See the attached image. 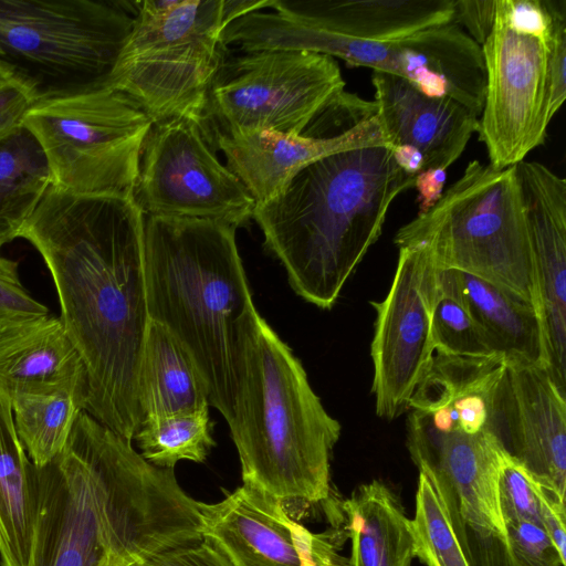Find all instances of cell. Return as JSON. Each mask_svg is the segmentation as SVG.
<instances>
[{"mask_svg": "<svg viewBox=\"0 0 566 566\" xmlns=\"http://www.w3.org/2000/svg\"><path fill=\"white\" fill-rule=\"evenodd\" d=\"M407 446L416 465L434 473L471 566H514L497 488L505 451L489 429L439 431L412 410Z\"/></svg>", "mask_w": 566, "mask_h": 566, "instance_id": "5bb4252c", "label": "cell"}, {"mask_svg": "<svg viewBox=\"0 0 566 566\" xmlns=\"http://www.w3.org/2000/svg\"><path fill=\"white\" fill-rule=\"evenodd\" d=\"M548 87L549 113L553 118L566 97V0H556L548 56Z\"/></svg>", "mask_w": 566, "mask_h": 566, "instance_id": "e575fe53", "label": "cell"}, {"mask_svg": "<svg viewBox=\"0 0 566 566\" xmlns=\"http://www.w3.org/2000/svg\"><path fill=\"white\" fill-rule=\"evenodd\" d=\"M514 566H565L542 525L530 521L506 523Z\"/></svg>", "mask_w": 566, "mask_h": 566, "instance_id": "836d02e7", "label": "cell"}, {"mask_svg": "<svg viewBox=\"0 0 566 566\" xmlns=\"http://www.w3.org/2000/svg\"><path fill=\"white\" fill-rule=\"evenodd\" d=\"M235 40L243 52L307 51L350 66L401 77L430 97H450L481 116L485 67L481 46L458 24L431 27L390 41L353 40L286 22L273 11L240 18Z\"/></svg>", "mask_w": 566, "mask_h": 566, "instance_id": "9c48e42d", "label": "cell"}, {"mask_svg": "<svg viewBox=\"0 0 566 566\" xmlns=\"http://www.w3.org/2000/svg\"><path fill=\"white\" fill-rule=\"evenodd\" d=\"M14 76L13 71L0 60V85Z\"/></svg>", "mask_w": 566, "mask_h": 566, "instance_id": "7bdbcfd3", "label": "cell"}, {"mask_svg": "<svg viewBox=\"0 0 566 566\" xmlns=\"http://www.w3.org/2000/svg\"><path fill=\"white\" fill-rule=\"evenodd\" d=\"M453 8L452 23L464 25L468 35L481 46L492 31L496 0H453Z\"/></svg>", "mask_w": 566, "mask_h": 566, "instance_id": "ab89813d", "label": "cell"}, {"mask_svg": "<svg viewBox=\"0 0 566 566\" xmlns=\"http://www.w3.org/2000/svg\"><path fill=\"white\" fill-rule=\"evenodd\" d=\"M38 99L36 88L20 76L14 75L0 85V138L23 124Z\"/></svg>", "mask_w": 566, "mask_h": 566, "instance_id": "74e56055", "label": "cell"}, {"mask_svg": "<svg viewBox=\"0 0 566 566\" xmlns=\"http://www.w3.org/2000/svg\"><path fill=\"white\" fill-rule=\"evenodd\" d=\"M532 244L546 369L566 395V180L545 165H515Z\"/></svg>", "mask_w": 566, "mask_h": 566, "instance_id": "e0dca14e", "label": "cell"}, {"mask_svg": "<svg viewBox=\"0 0 566 566\" xmlns=\"http://www.w3.org/2000/svg\"><path fill=\"white\" fill-rule=\"evenodd\" d=\"M243 483L283 503L331 495V457L340 424L323 407L301 361L254 308L240 338L229 424Z\"/></svg>", "mask_w": 566, "mask_h": 566, "instance_id": "5b68a950", "label": "cell"}, {"mask_svg": "<svg viewBox=\"0 0 566 566\" xmlns=\"http://www.w3.org/2000/svg\"><path fill=\"white\" fill-rule=\"evenodd\" d=\"M533 486L538 501L541 524L562 558L566 560V500L544 488L535 479Z\"/></svg>", "mask_w": 566, "mask_h": 566, "instance_id": "f35d334b", "label": "cell"}, {"mask_svg": "<svg viewBox=\"0 0 566 566\" xmlns=\"http://www.w3.org/2000/svg\"><path fill=\"white\" fill-rule=\"evenodd\" d=\"M133 23L123 2L0 0V60L39 98L106 86Z\"/></svg>", "mask_w": 566, "mask_h": 566, "instance_id": "ba28073f", "label": "cell"}, {"mask_svg": "<svg viewBox=\"0 0 566 566\" xmlns=\"http://www.w3.org/2000/svg\"><path fill=\"white\" fill-rule=\"evenodd\" d=\"M240 2H135L107 86L130 97L153 123L185 117L205 126L209 91L226 60L221 32L243 13Z\"/></svg>", "mask_w": 566, "mask_h": 566, "instance_id": "52a82bcc", "label": "cell"}, {"mask_svg": "<svg viewBox=\"0 0 566 566\" xmlns=\"http://www.w3.org/2000/svg\"><path fill=\"white\" fill-rule=\"evenodd\" d=\"M447 180V170L441 168L423 169L415 177L413 188L418 192L417 202L419 213L432 208L443 193Z\"/></svg>", "mask_w": 566, "mask_h": 566, "instance_id": "60d3db41", "label": "cell"}, {"mask_svg": "<svg viewBox=\"0 0 566 566\" xmlns=\"http://www.w3.org/2000/svg\"><path fill=\"white\" fill-rule=\"evenodd\" d=\"M555 6L556 0H496L492 31L481 45L485 94L478 130L494 168L525 160L546 139Z\"/></svg>", "mask_w": 566, "mask_h": 566, "instance_id": "30bf717a", "label": "cell"}, {"mask_svg": "<svg viewBox=\"0 0 566 566\" xmlns=\"http://www.w3.org/2000/svg\"><path fill=\"white\" fill-rule=\"evenodd\" d=\"M139 564L140 566H233L212 543L203 537L158 552Z\"/></svg>", "mask_w": 566, "mask_h": 566, "instance_id": "8d00e7d4", "label": "cell"}, {"mask_svg": "<svg viewBox=\"0 0 566 566\" xmlns=\"http://www.w3.org/2000/svg\"><path fill=\"white\" fill-rule=\"evenodd\" d=\"M503 363L497 356L437 353L408 408L439 431L482 432L488 429L491 395Z\"/></svg>", "mask_w": 566, "mask_h": 566, "instance_id": "603a6c76", "label": "cell"}, {"mask_svg": "<svg viewBox=\"0 0 566 566\" xmlns=\"http://www.w3.org/2000/svg\"><path fill=\"white\" fill-rule=\"evenodd\" d=\"M214 423L209 408L145 418L135 440L142 457L150 464L174 470L177 462H203L216 446Z\"/></svg>", "mask_w": 566, "mask_h": 566, "instance_id": "f546056e", "label": "cell"}, {"mask_svg": "<svg viewBox=\"0 0 566 566\" xmlns=\"http://www.w3.org/2000/svg\"><path fill=\"white\" fill-rule=\"evenodd\" d=\"M415 177L388 145L342 150L302 168L275 198L255 206L252 219L295 293L328 310Z\"/></svg>", "mask_w": 566, "mask_h": 566, "instance_id": "3957f363", "label": "cell"}, {"mask_svg": "<svg viewBox=\"0 0 566 566\" xmlns=\"http://www.w3.org/2000/svg\"><path fill=\"white\" fill-rule=\"evenodd\" d=\"M394 242L398 248L423 245L440 270L488 281L538 310L533 251L515 165L497 169L479 160L469 163L432 208L397 231Z\"/></svg>", "mask_w": 566, "mask_h": 566, "instance_id": "8992f818", "label": "cell"}, {"mask_svg": "<svg viewBox=\"0 0 566 566\" xmlns=\"http://www.w3.org/2000/svg\"><path fill=\"white\" fill-rule=\"evenodd\" d=\"M39 511L36 467L0 392V566H32Z\"/></svg>", "mask_w": 566, "mask_h": 566, "instance_id": "d4e9b609", "label": "cell"}, {"mask_svg": "<svg viewBox=\"0 0 566 566\" xmlns=\"http://www.w3.org/2000/svg\"><path fill=\"white\" fill-rule=\"evenodd\" d=\"M235 228L201 219L144 216L150 322L192 360L209 406L232 422L243 324L255 308Z\"/></svg>", "mask_w": 566, "mask_h": 566, "instance_id": "277c9868", "label": "cell"}, {"mask_svg": "<svg viewBox=\"0 0 566 566\" xmlns=\"http://www.w3.org/2000/svg\"><path fill=\"white\" fill-rule=\"evenodd\" d=\"M151 123L137 103L107 85L42 96L23 119L46 156L53 187L125 197H133Z\"/></svg>", "mask_w": 566, "mask_h": 566, "instance_id": "8fae6325", "label": "cell"}, {"mask_svg": "<svg viewBox=\"0 0 566 566\" xmlns=\"http://www.w3.org/2000/svg\"><path fill=\"white\" fill-rule=\"evenodd\" d=\"M130 566H140V564L139 563H135V564H133Z\"/></svg>", "mask_w": 566, "mask_h": 566, "instance_id": "ee69618b", "label": "cell"}, {"mask_svg": "<svg viewBox=\"0 0 566 566\" xmlns=\"http://www.w3.org/2000/svg\"><path fill=\"white\" fill-rule=\"evenodd\" d=\"M377 116L389 147L410 145L424 169L447 170L479 130V117L450 97H430L406 80L373 71Z\"/></svg>", "mask_w": 566, "mask_h": 566, "instance_id": "ffe728a7", "label": "cell"}, {"mask_svg": "<svg viewBox=\"0 0 566 566\" xmlns=\"http://www.w3.org/2000/svg\"><path fill=\"white\" fill-rule=\"evenodd\" d=\"M488 429L539 484L566 500V395L545 367L503 363Z\"/></svg>", "mask_w": 566, "mask_h": 566, "instance_id": "2e32d148", "label": "cell"}, {"mask_svg": "<svg viewBox=\"0 0 566 566\" xmlns=\"http://www.w3.org/2000/svg\"><path fill=\"white\" fill-rule=\"evenodd\" d=\"M434 350L461 357L495 356L489 339L443 272L432 311Z\"/></svg>", "mask_w": 566, "mask_h": 566, "instance_id": "1f68e13d", "label": "cell"}, {"mask_svg": "<svg viewBox=\"0 0 566 566\" xmlns=\"http://www.w3.org/2000/svg\"><path fill=\"white\" fill-rule=\"evenodd\" d=\"M439 271L423 245L400 247L386 297L371 303L377 314L370 345L371 389L379 417L391 420L405 411L431 367Z\"/></svg>", "mask_w": 566, "mask_h": 566, "instance_id": "9a60e30c", "label": "cell"}, {"mask_svg": "<svg viewBox=\"0 0 566 566\" xmlns=\"http://www.w3.org/2000/svg\"><path fill=\"white\" fill-rule=\"evenodd\" d=\"M51 185L46 156L23 124L0 138V250L19 238Z\"/></svg>", "mask_w": 566, "mask_h": 566, "instance_id": "83f0119b", "label": "cell"}, {"mask_svg": "<svg viewBox=\"0 0 566 566\" xmlns=\"http://www.w3.org/2000/svg\"><path fill=\"white\" fill-rule=\"evenodd\" d=\"M282 20L353 40L390 41L452 23L453 0H272Z\"/></svg>", "mask_w": 566, "mask_h": 566, "instance_id": "7402d4cb", "label": "cell"}, {"mask_svg": "<svg viewBox=\"0 0 566 566\" xmlns=\"http://www.w3.org/2000/svg\"><path fill=\"white\" fill-rule=\"evenodd\" d=\"M11 408L18 438L36 468L63 451L82 411L72 392L19 395L11 399Z\"/></svg>", "mask_w": 566, "mask_h": 566, "instance_id": "f1b7e54d", "label": "cell"}, {"mask_svg": "<svg viewBox=\"0 0 566 566\" xmlns=\"http://www.w3.org/2000/svg\"><path fill=\"white\" fill-rule=\"evenodd\" d=\"M340 509L352 542L349 566H411V521L381 481L359 485Z\"/></svg>", "mask_w": 566, "mask_h": 566, "instance_id": "484cf974", "label": "cell"}, {"mask_svg": "<svg viewBox=\"0 0 566 566\" xmlns=\"http://www.w3.org/2000/svg\"><path fill=\"white\" fill-rule=\"evenodd\" d=\"M345 92L334 57L268 50L226 59L209 91L208 133L300 135Z\"/></svg>", "mask_w": 566, "mask_h": 566, "instance_id": "7c38bea8", "label": "cell"}, {"mask_svg": "<svg viewBox=\"0 0 566 566\" xmlns=\"http://www.w3.org/2000/svg\"><path fill=\"white\" fill-rule=\"evenodd\" d=\"M202 537L233 566H302L307 528L284 503L243 483L219 502H201Z\"/></svg>", "mask_w": 566, "mask_h": 566, "instance_id": "d6986e66", "label": "cell"}, {"mask_svg": "<svg viewBox=\"0 0 566 566\" xmlns=\"http://www.w3.org/2000/svg\"><path fill=\"white\" fill-rule=\"evenodd\" d=\"M36 479L32 566H130L202 537L201 502L174 470L150 464L84 410Z\"/></svg>", "mask_w": 566, "mask_h": 566, "instance_id": "7a4b0ae2", "label": "cell"}, {"mask_svg": "<svg viewBox=\"0 0 566 566\" xmlns=\"http://www.w3.org/2000/svg\"><path fill=\"white\" fill-rule=\"evenodd\" d=\"M208 133L179 117L151 123L139 151L133 198L144 216L247 224L256 202L214 155Z\"/></svg>", "mask_w": 566, "mask_h": 566, "instance_id": "4fadbf2b", "label": "cell"}, {"mask_svg": "<svg viewBox=\"0 0 566 566\" xmlns=\"http://www.w3.org/2000/svg\"><path fill=\"white\" fill-rule=\"evenodd\" d=\"M533 481V476L505 452L497 484L500 506L505 524L530 521L542 525Z\"/></svg>", "mask_w": 566, "mask_h": 566, "instance_id": "d6a6232c", "label": "cell"}, {"mask_svg": "<svg viewBox=\"0 0 566 566\" xmlns=\"http://www.w3.org/2000/svg\"><path fill=\"white\" fill-rule=\"evenodd\" d=\"M441 271L484 331L495 356L546 368L542 318L533 303L476 276Z\"/></svg>", "mask_w": 566, "mask_h": 566, "instance_id": "cb8c5ba5", "label": "cell"}, {"mask_svg": "<svg viewBox=\"0 0 566 566\" xmlns=\"http://www.w3.org/2000/svg\"><path fill=\"white\" fill-rule=\"evenodd\" d=\"M139 403L144 419L209 408L192 360L175 337L154 322L140 360Z\"/></svg>", "mask_w": 566, "mask_h": 566, "instance_id": "4316f807", "label": "cell"}, {"mask_svg": "<svg viewBox=\"0 0 566 566\" xmlns=\"http://www.w3.org/2000/svg\"><path fill=\"white\" fill-rule=\"evenodd\" d=\"M85 370L60 317H0V392H72L85 399Z\"/></svg>", "mask_w": 566, "mask_h": 566, "instance_id": "44dd1931", "label": "cell"}, {"mask_svg": "<svg viewBox=\"0 0 566 566\" xmlns=\"http://www.w3.org/2000/svg\"><path fill=\"white\" fill-rule=\"evenodd\" d=\"M227 167L242 181L256 205L275 198L305 166L334 153L388 145L376 115L344 133H333L314 119L300 135L269 130L213 134Z\"/></svg>", "mask_w": 566, "mask_h": 566, "instance_id": "ac0fdd59", "label": "cell"}, {"mask_svg": "<svg viewBox=\"0 0 566 566\" xmlns=\"http://www.w3.org/2000/svg\"><path fill=\"white\" fill-rule=\"evenodd\" d=\"M390 148L394 160L406 174L416 176L424 169V158L413 146L398 145Z\"/></svg>", "mask_w": 566, "mask_h": 566, "instance_id": "b9f144b4", "label": "cell"}, {"mask_svg": "<svg viewBox=\"0 0 566 566\" xmlns=\"http://www.w3.org/2000/svg\"><path fill=\"white\" fill-rule=\"evenodd\" d=\"M19 238L41 254L85 370L83 410L128 441L144 416L139 368L150 324L144 214L133 197L46 190Z\"/></svg>", "mask_w": 566, "mask_h": 566, "instance_id": "6da1fadb", "label": "cell"}, {"mask_svg": "<svg viewBox=\"0 0 566 566\" xmlns=\"http://www.w3.org/2000/svg\"><path fill=\"white\" fill-rule=\"evenodd\" d=\"M18 266V262L0 255V317L49 314L22 285Z\"/></svg>", "mask_w": 566, "mask_h": 566, "instance_id": "d590c367", "label": "cell"}, {"mask_svg": "<svg viewBox=\"0 0 566 566\" xmlns=\"http://www.w3.org/2000/svg\"><path fill=\"white\" fill-rule=\"evenodd\" d=\"M417 467L416 510L413 518H410L415 557L427 566H471L434 473L424 464Z\"/></svg>", "mask_w": 566, "mask_h": 566, "instance_id": "4dcf8cb0", "label": "cell"}]
</instances>
